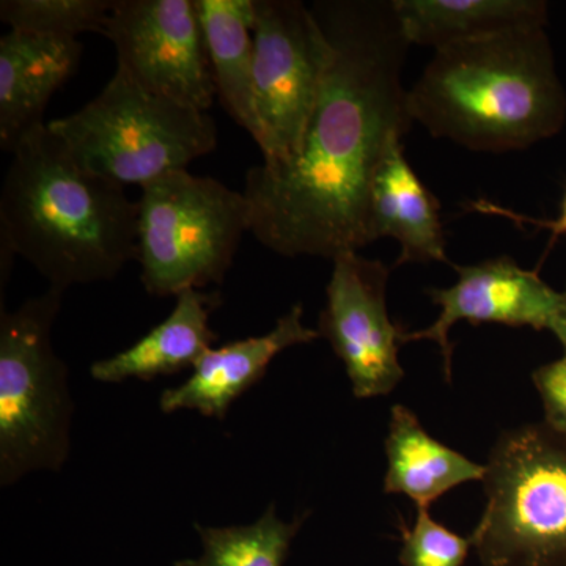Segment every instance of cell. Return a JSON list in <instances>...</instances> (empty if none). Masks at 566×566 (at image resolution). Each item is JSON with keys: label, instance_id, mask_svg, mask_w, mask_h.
Masks as SVG:
<instances>
[{"label": "cell", "instance_id": "obj_1", "mask_svg": "<svg viewBox=\"0 0 566 566\" xmlns=\"http://www.w3.org/2000/svg\"><path fill=\"white\" fill-rule=\"evenodd\" d=\"M312 10L333 55L303 145L282 166L252 167L243 193L264 248L334 260L371 243V182L415 123L401 82L411 44L394 0H322Z\"/></svg>", "mask_w": 566, "mask_h": 566}, {"label": "cell", "instance_id": "obj_18", "mask_svg": "<svg viewBox=\"0 0 566 566\" xmlns=\"http://www.w3.org/2000/svg\"><path fill=\"white\" fill-rule=\"evenodd\" d=\"M216 91L238 125L262 144L253 92V0H196Z\"/></svg>", "mask_w": 566, "mask_h": 566}, {"label": "cell", "instance_id": "obj_10", "mask_svg": "<svg viewBox=\"0 0 566 566\" xmlns=\"http://www.w3.org/2000/svg\"><path fill=\"white\" fill-rule=\"evenodd\" d=\"M318 334L345 365L357 398L392 392L403 379L398 360L403 331L387 312L389 270L359 252L335 256Z\"/></svg>", "mask_w": 566, "mask_h": 566}, {"label": "cell", "instance_id": "obj_13", "mask_svg": "<svg viewBox=\"0 0 566 566\" xmlns=\"http://www.w3.org/2000/svg\"><path fill=\"white\" fill-rule=\"evenodd\" d=\"M77 39L10 31L0 39V147L13 153L43 125L48 103L80 65Z\"/></svg>", "mask_w": 566, "mask_h": 566}, {"label": "cell", "instance_id": "obj_24", "mask_svg": "<svg viewBox=\"0 0 566 566\" xmlns=\"http://www.w3.org/2000/svg\"><path fill=\"white\" fill-rule=\"evenodd\" d=\"M549 331L558 338L566 356V289L560 293L556 312H554L553 319H551Z\"/></svg>", "mask_w": 566, "mask_h": 566}, {"label": "cell", "instance_id": "obj_3", "mask_svg": "<svg viewBox=\"0 0 566 566\" xmlns=\"http://www.w3.org/2000/svg\"><path fill=\"white\" fill-rule=\"evenodd\" d=\"M431 136L474 151L523 150L564 128L566 95L545 28L436 51L408 93Z\"/></svg>", "mask_w": 566, "mask_h": 566}, {"label": "cell", "instance_id": "obj_19", "mask_svg": "<svg viewBox=\"0 0 566 566\" xmlns=\"http://www.w3.org/2000/svg\"><path fill=\"white\" fill-rule=\"evenodd\" d=\"M304 517L285 523L271 505L249 526L205 527L196 523L202 556L175 562V566H283Z\"/></svg>", "mask_w": 566, "mask_h": 566}, {"label": "cell", "instance_id": "obj_8", "mask_svg": "<svg viewBox=\"0 0 566 566\" xmlns=\"http://www.w3.org/2000/svg\"><path fill=\"white\" fill-rule=\"evenodd\" d=\"M253 92L263 164L292 161L318 103L333 48L312 7L253 0Z\"/></svg>", "mask_w": 566, "mask_h": 566}, {"label": "cell", "instance_id": "obj_16", "mask_svg": "<svg viewBox=\"0 0 566 566\" xmlns=\"http://www.w3.org/2000/svg\"><path fill=\"white\" fill-rule=\"evenodd\" d=\"M394 7L409 44L436 51L547 22L539 0H394Z\"/></svg>", "mask_w": 566, "mask_h": 566}, {"label": "cell", "instance_id": "obj_7", "mask_svg": "<svg viewBox=\"0 0 566 566\" xmlns=\"http://www.w3.org/2000/svg\"><path fill=\"white\" fill-rule=\"evenodd\" d=\"M137 205V260L151 296L222 283L241 238L251 233L243 192L186 170L145 185Z\"/></svg>", "mask_w": 566, "mask_h": 566}, {"label": "cell", "instance_id": "obj_4", "mask_svg": "<svg viewBox=\"0 0 566 566\" xmlns=\"http://www.w3.org/2000/svg\"><path fill=\"white\" fill-rule=\"evenodd\" d=\"M48 126L85 170L140 188L186 170L218 145L207 112L145 91L118 70L87 106Z\"/></svg>", "mask_w": 566, "mask_h": 566}, {"label": "cell", "instance_id": "obj_2", "mask_svg": "<svg viewBox=\"0 0 566 566\" xmlns=\"http://www.w3.org/2000/svg\"><path fill=\"white\" fill-rule=\"evenodd\" d=\"M0 192V237L50 286L111 281L137 260L139 205L88 172L48 123L25 134Z\"/></svg>", "mask_w": 566, "mask_h": 566}, {"label": "cell", "instance_id": "obj_15", "mask_svg": "<svg viewBox=\"0 0 566 566\" xmlns=\"http://www.w3.org/2000/svg\"><path fill=\"white\" fill-rule=\"evenodd\" d=\"M219 304V293L185 290L178 294L172 314L155 329L122 353L93 364L92 378L106 385L133 378L151 381L193 368L218 340V334L210 327V316Z\"/></svg>", "mask_w": 566, "mask_h": 566}, {"label": "cell", "instance_id": "obj_17", "mask_svg": "<svg viewBox=\"0 0 566 566\" xmlns=\"http://www.w3.org/2000/svg\"><path fill=\"white\" fill-rule=\"evenodd\" d=\"M386 457V493L403 494L427 509L453 488L483 480L486 474V465L436 441L403 405L392 406Z\"/></svg>", "mask_w": 566, "mask_h": 566}, {"label": "cell", "instance_id": "obj_14", "mask_svg": "<svg viewBox=\"0 0 566 566\" xmlns=\"http://www.w3.org/2000/svg\"><path fill=\"white\" fill-rule=\"evenodd\" d=\"M441 205L406 161L395 140L376 170L368 202L371 243L390 237L401 245L395 266L406 263H450L446 255Z\"/></svg>", "mask_w": 566, "mask_h": 566}, {"label": "cell", "instance_id": "obj_20", "mask_svg": "<svg viewBox=\"0 0 566 566\" xmlns=\"http://www.w3.org/2000/svg\"><path fill=\"white\" fill-rule=\"evenodd\" d=\"M115 0H2L0 20L10 31L76 39L103 33Z\"/></svg>", "mask_w": 566, "mask_h": 566}, {"label": "cell", "instance_id": "obj_5", "mask_svg": "<svg viewBox=\"0 0 566 566\" xmlns=\"http://www.w3.org/2000/svg\"><path fill=\"white\" fill-rule=\"evenodd\" d=\"M63 290L50 286L17 311H0V485L59 472L71 449L69 367L52 348Z\"/></svg>", "mask_w": 566, "mask_h": 566}, {"label": "cell", "instance_id": "obj_11", "mask_svg": "<svg viewBox=\"0 0 566 566\" xmlns=\"http://www.w3.org/2000/svg\"><path fill=\"white\" fill-rule=\"evenodd\" d=\"M458 281L450 289L428 292L441 307L438 319L419 333L403 334L401 344L436 342L444 357V371L452 375L453 344L449 333L453 324L495 323L532 329H549L560 293L551 289L534 271L517 266L510 256L486 260L472 266H457Z\"/></svg>", "mask_w": 566, "mask_h": 566}, {"label": "cell", "instance_id": "obj_22", "mask_svg": "<svg viewBox=\"0 0 566 566\" xmlns=\"http://www.w3.org/2000/svg\"><path fill=\"white\" fill-rule=\"evenodd\" d=\"M534 385L545 408V423L566 438V356L536 368Z\"/></svg>", "mask_w": 566, "mask_h": 566}, {"label": "cell", "instance_id": "obj_9", "mask_svg": "<svg viewBox=\"0 0 566 566\" xmlns=\"http://www.w3.org/2000/svg\"><path fill=\"white\" fill-rule=\"evenodd\" d=\"M103 35L117 70L145 91L210 109L218 91L196 0H115Z\"/></svg>", "mask_w": 566, "mask_h": 566}, {"label": "cell", "instance_id": "obj_6", "mask_svg": "<svg viewBox=\"0 0 566 566\" xmlns=\"http://www.w3.org/2000/svg\"><path fill=\"white\" fill-rule=\"evenodd\" d=\"M471 535L482 566H566V438L543 423L497 439Z\"/></svg>", "mask_w": 566, "mask_h": 566}, {"label": "cell", "instance_id": "obj_23", "mask_svg": "<svg viewBox=\"0 0 566 566\" xmlns=\"http://www.w3.org/2000/svg\"><path fill=\"white\" fill-rule=\"evenodd\" d=\"M475 211L488 212V214L495 216H504L506 219H512V222L515 223H532V226L545 227V229H549L553 232V241L551 244L556 241L557 237L560 234H566V192L564 197V202H562V211L560 216L554 221H543V219H531L527 216L517 214V212H513L506 210L504 207H499V205L486 202V200H480V202H475L472 205Z\"/></svg>", "mask_w": 566, "mask_h": 566}, {"label": "cell", "instance_id": "obj_21", "mask_svg": "<svg viewBox=\"0 0 566 566\" xmlns=\"http://www.w3.org/2000/svg\"><path fill=\"white\" fill-rule=\"evenodd\" d=\"M471 538L434 521L427 506H417L415 526H401L400 564L403 566H464Z\"/></svg>", "mask_w": 566, "mask_h": 566}, {"label": "cell", "instance_id": "obj_12", "mask_svg": "<svg viewBox=\"0 0 566 566\" xmlns=\"http://www.w3.org/2000/svg\"><path fill=\"white\" fill-rule=\"evenodd\" d=\"M316 338L318 331L304 326L303 305H294L270 333L208 349L182 385L164 390L159 408L166 415L197 411L223 420L230 406L266 375L277 354Z\"/></svg>", "mask_w": 566, "mask_h": 566}]
</instances>
